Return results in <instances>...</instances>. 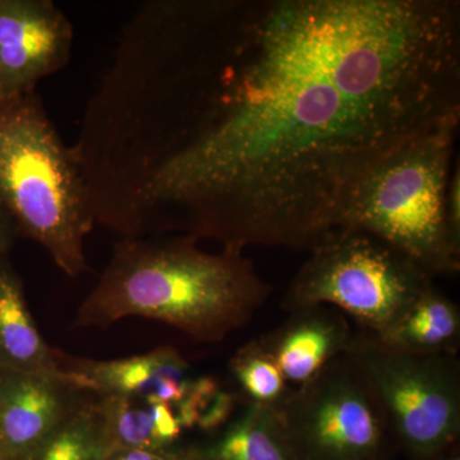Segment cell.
Listing matches in <instances>:
<instances>
[{"label": "cell", "instance_id": "ffe728a7", "mask_svg": "<svg viewBox=\"0 0 460 460\" xmlns=\"http://www.w3.org/2000/svg\"><path fill=\"white\" fill-rule=\"evenodd\" d=\"M17 235L20 234H18L16 224L0 202V256H7Z\"/></svg>", "mask_w": 460, "mask_h": 460}, {"label": "cell", "instance_id": "ac0fdd59", "mask_svg": "<svg viewBox=\"0 0 460 460\" xmlns=\"http://www.w3.org/2000/svg\"><path fill=\"white\" fill-rule=\"evenodd\" d=\"M104 460H195L192 444L172 447L166 450L115 449L105 456Z\"/></svg>", "mask_w": 460, "mask_h": 460}, {"label": "cell", "instance_id": "44dd1931", "mask_svg": "<svg viewBox=\"0 0 460 460\" xmlns=\"http://www.w3.org/2000/svg\"><path fill=\"white\" fill-rule=\"evenodd\" d=\"M429 460H460V444L454 445L447 452L441 453L440 456Z\"/></svg>", "mask_w": 460, "mask_h": 460}, {"label": "cell", "instance_id": "7a4b0ae2", "mask_svg": "<svg viewBox=\"0 0 460 460\" xmlns=\"http://www.w3.org/2000/svg\"><path fill=\"white\" fill-rule=\"evenodd\" d=\"M272 287L242 251L210 253L190 237L124 238L78 308L75 328H108L127 317L162 321L199 343L243 328Z\"/></svg>", "mask_w": 460, "mask_h": 460}, {"label": "cell", "instance_id": "4fadbf2b", "mask_svg": "<svg viewBox=\"0 0 460 460\" xmlns=\"http://www.w3.org/2000/svg\"><path fill=\"white\" fill-rule=\"evenodd\" d=\"M27 305L22 281L7 256H0V368L63 374Z\"/></svg>", "mask_w": 460, "mask_h": 460}, {"label": "cell", "instance_id": "8fae6325", "mask_svg": "<svg viewBox=\"0 0 460 460\" xmlns=\"http://www.w3.org/2000/svg\"><path fill=\"white\" fill-rule=\"evenodd\" d=\"M353 334L344 314L319 305L292 311L279 328L257 341L271 354L288 384L298 387L343 356Z\"/></svg>", "mask_w": 460, "mask_h": 460}, {"label": "cell", "instance_id": "30bf717a", "mask_svg": "<svg viewBox=\"0 0 460 460\" xmlns=\"http://www.w3.org/2000/svg\"><path fill=\"white\" fill-rule=\"evenodd\" d=\"M60 368L84 393L115 395L148 402L180 404L192 392L189 363L178 350L162 347L141 356L113 361L71 358L58 352Z\"/></svg>", "mask_w": 460, "mask_h": 460}, {"label": "cell", "instance_id": "5bb4252c", "mask_svg": "<svg viewBox=\"0 0 460 460\" xmlns=\"http://www.w3.org/2000/svg\"><path fill=\"white\" fill-rule=\"evenodd\" d=\"M376 337L384 343L422 356H456L460 345L458 305L435 284L425 290Z\"/></svg>", "mask_w": 460, "mask_h": 460}, {"label": "cell", "instance_id": "2e32d148", "mask_svg": "<svg viewBox=\"0 0 460 460\" xmlns=\"http://www.w3.org/2000/svg\"><path fill=\"white\" fill-rule=\"evenodd\" d=\"M229 367L250 402L271 410L279 411L295 389L257 339L239 348L230 359Z\"/></svg>", "mask_w": 460, "mask_h": 460}, {"label": "cell", "instance_id": "8992f818", "mask_svg": "<svg viewBox=\"0 0 460 460\" xmlns=\"http://www.w3.org/2000/svg\"><path fill=\"white\" fill-rule=\"evenodd\" d=\"M345 356L367 381L399 454L429 460L460 444V368L456 356H422L354 332Z\"/></svg>", "mask_w": 460, "mask_h": 460}, {"label": "cell", "instance_id": "9c48e42d", "mask_svg": "<svg viewBox=\"0 0 460 460\" xmlns=\"http://www.w3.org/2000/svg\"><path fill=\"white\" fill-rule=\"evenodd\" d=\"M84 392L63 374L0 368V445L7 460H31L81 404Z\"/></svg>", "mask_w": 460, "mask_h": 460}, {"label": "cell", "instance_id": "6da1fadb", "mask_svg": "<svg viewBox=\"0 0 460 460\" xmlns=\"http://www.w3.org/2000/svg\"><path fill=\"white\" fill-rule=\"evenodd\" d=\"M456 118L458 0H153L80 150L124 238L311 250L368 172Z\"/></svg>", "mask_w": 460, "mask_h": 460}, {"label": "cell", "instance_id": "9a60e30c", "mask_svg": "<svg viewBox=\"0 0 460 460\" xmlns=\"http://www.w3.org/2000/svg\"><path fill=\"white\" fill-rule=\"evenodd\" d=\"M195 460H296L279 411L248 402L210 440L192 444Z\"/></svg>", "mask_w": 460, "mask_h": 460}, {"label": "cell", "instance_id": "ba28073f", "mask_svg": "<svg viewBox=\"0 0 460 460\" xmlns=\"http://www.w3.org/2000/svg\"><path fill=\"white\" fill-rule=\"evenodd\" d=\"M74 27L51 0H0V102L65 68Z\"/></svg>", "mask_w": 460, "mask_h": 460}, {"label": "cell", "instance_id": "e0dca14e", "mask_svg": "<svg viewBox=\"0 0 460 460\" xmlns=\"http://www.w3.org/2000/svg\"><path fill=\"white\" fill-rule=\"evenodd\" d=\"M107 453L95 405L84 402L63 420L31 460H104Z\"/></svg>", "mask_w": 460, "mask_h": 460}, {"label": "cell", "instance_id": "7c38bea8", "mask_svg": "<svg viewBox=\"0 0 460 460\" xmlns=\"http://www.w3.org/2000/svg\"><path fill=\"white\" fill-rule=\"evenodd\" d=\"M93 405L108 453L115 449H172L181 445V434L187 429L178 404L107 395L100 396Z\"/></svg>", "mask_w": 460, "mask_h": 460}, {"label": "cell", "instance_id": "277c9868", "mask_svg": "<svg viewBox=\"0 0 460 460\" xmlns=\"http://www.w3.org/2000/svg\"><path fill=\"white\" fill-rule=\"evenodd\" d=\"M460 118L423 133L368 172L341 229L368 233L434 279L460 270V246L447 223V192Z\"/></svg>", "mask_w": 460, "mask_h": 460}, {"label": "cell", "instance_id": "5b68a950", "mask_svg": "<svg viewBox=\"0 0 460 460\" xmlns=\"http://www.w3.org/2000/svg\"><path fill=\"white\" fill-rule=\"evenodd\" d=\"M310 252L288 287L284 310L330 305L375 335L434 283L408 257L359 230H335Z\"/></svg>", "mask_w": 460, "mask_h": 460}, {"label": "cell", "instance_id": "52a82bcc", "mask_svg": "<svg viewBox=\"0 0 460 460\" xmlns=\"http://www.w3.org/2000/svg\"><path fill=\"white\" fill-rule=\"evenodd\" d=\"M279 416L296 460H396L374 393L345 354L295 387Z\"/></svg>", "mask_w": 460, "mask_h": 460}, {"label": "cell", "instance_id": "d6986e66", "mask_svg": "<svg viewBox=\"0 0 460 460\" xmlns=\"http://www.w3.org/2000/svg\"><path fill=\"white\" fill-rule=\"evenodd\" d=\"M459 164L450 175L449 186L447 192V223L453 241L460 246V171Z\"/></svg>", "mask_w": 460, "mask_h": 460}, {"label": "cell", "instance_id": "7402d4cb", "mask_svg": "<svg viewBox=\"0 0 460 460\" xmlns=\"http://www.w3.org/2000/svg\"><path fill=\"white\" fill-rule=\"evenodd\" d=\"M0 460H7L5 459L4 452H3L2 445H0Z\"/></svg>", "mask_w": 460, "mask_h": 460}, {"label": "cell", "instance_id": "3957f363", "mask_svg": "<svg viewBox=\"0 0 460 460\" xmlns=\"http://www.w3.org/2000/svg\"><path fill=\"white\" fill-rule=\"evenodd\" d=\"M0 202L18 234L38 242L68 277L87 271L95 226L75 147L66 146L36 91L0 102Z\"/></svg>", "mask_w": 460, "mask_h": 460}]
</instances>
